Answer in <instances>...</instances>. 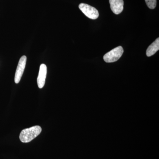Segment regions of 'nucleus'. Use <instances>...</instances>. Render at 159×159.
<instances>
[{
  "label": "nucleus",
  "instance_id": "obj_4",
  "mask_svg": "<svg viewBox=\"0 0 159 159\" xmlns=\"http://www.w3.org/2000/svg\"><path fill=\"white\" fill-rule=\"evenodd\" d=\"M26 61L27 57L25 55L22 56L20 58L15 75L14 80L15 83L18 84L20 82L25 68Z\"/></svg>",
  "mask_w": 159,
  "mask_h": 159
},
{
  "label": "nucleus",
  "instance_id": "obj_2",
  "mask_svg": "<svg viewBox=\"0 0 159 159\" xmlns=\"http://www.w3.org/2000/svg\"><path fill=\"white\" fill-rule=\"evenodd\" d=\"M123 52V48L121 46H119L106 53L103 56V60L107 63L115 62L121 57Z\"/></svg>",
  "mask_w": 159,
  "mask_h": 159
},
{
  "label": "nucleus",
  "instance_id": "obj_8",
  "mask_svg": "<svg viewBox=\"0 0 159 159\" xmlns=\"http://www.w3.org/2000/svg\"><path fill=\"white\" fill-rule=\"evenodd\" d=\"M146 5L149 9H155L157 6V0H145Z\"/></svg>",
  "mask_w": 159,
  "mask_h": 159
},
{
  "label": "nucleus",
  "instance_id": "obj_1",
  "mask_svg": "<svg viewBox=\"0 0 159 159\" xmlns=\"http://www.w3.org/2000/svg\"><path fill=\"white\" fill-rule=\"evenodd\" d=\"M41 131V127L39 125L23 129L20 134V140L23 143H29L39 135Z\"/></svg>",
  "mask_w": 159,
  "mask_h": 159
},
{
  "label": "nucleus",
  "instance_id": "obj_3",
  "mask_svg": "<svg viewBox=\"0 0 159 159\" xmlns=\"http://www.w3.org/2000/svg\"><path fill=\"white\" fill-rule=\"evenodd\" d=\"M79 8L87 17L91 19H97L99 17V13L98 10L90 5L81 3L79 5Z\"/></svg>",
  "mask_w": 159,
  "mask_h": 159
},
{
  "label": "nucleus",
  "instance_id": "obj_5",
  "mask_svg": "<svg viewBox=\"0 0 159 159\" xmlns=\"http://www.w3.org/2000/svg\"><path fill=\"white\" fill-rule=\"evenodd\" d=\"M47 74V67L44 64L40 66L39 73L37 78L38 86L39 89H42L45 84Z\"/></svg>",
  "mask_w": 159,
  "mask_h": 159
},
{
  "label": "nucleus",
  "instance_id": "obj_6",
  "mask_svg": "<svg viewBox=\"0 0 159 159\" xmlns=\"http://www.w3.org/2000/svg\"><path fill=\"white\" fill-rule=\"evenodd\" d=\"M111 9L115 14H119L123 10L124 2L123 0H109Z\"/></svg>",
  "mask_w": 159,
  "mask_h": 159
},
{
  "label": "nucleus",
  "instance_id": "obj_7",
  "mask_svg": "<svg viewBox=\"0 0 159 159\" xmlns=\"http://www.w3.org/2000/svg\"><path fill=\"white\" fill-rule=\"evenodd\" d=\"M159 50V38H158L148 47L146 51V55L148 57H150L155 54Z\"/></svg>",
  "mask_w": 159,
  "mask_h": 159
}]
</instances>
